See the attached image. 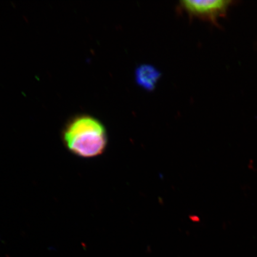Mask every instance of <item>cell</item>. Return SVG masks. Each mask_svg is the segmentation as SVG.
<instances>
[{
  "label": "cell",
  "instance_id": "cell-1",
  "mask_svg": "<svg viewBox=\"0 0 257 257\" xmlns=\"http://www.w3.org/2000/svg\"><path fill=\"white\" fill-rule=\"evenodd\" d=\"M62 140L69 152L82 159L101 155L108 143L103 124L86 114L75 115L67 121L62 130Z\"/></svg>",
  "mask_w": 257,
  "mask_h": 257
},
{
  "label": "cell",
  "instance_id": "cell-2",
  "mask_svg": "<svg viewBox=\"0 0 257 257\" xmlns=\"http://www.w3.org/2000/svg\"><path fill=\"white\" fill-rule=\"evenodd\" d=\"M232 2L224 0L214 1H184L181 6L189 15L209 21L216 22L227 14Z\"/></svg>",
  "mask_w": 257,
  "mask_h": 257
},
{
  "label": "cell",
  "instance_id": "cell-3",
  "mask_svg": "<svg viewBox=\"0 0 257 257\" xmlns=\"http://www.w3.org/2000/svg\"><path fill=\"white\" fill-rule=\"evenodd\" d=\"M160 76L161 73L155 67L147 64L138 67L136 72L138 85L149 91L155 88Z\"/></svg>",
  "mask_w": 257,
  "mask_h": 257
}]
</instances>
